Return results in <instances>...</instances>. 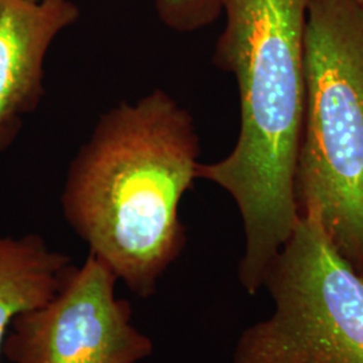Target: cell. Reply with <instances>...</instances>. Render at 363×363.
Wrapping results in <instances>:
<instances>
[{
  "label": "cell",
  "mask_w": 363,
  "mask_h": 363,
  "mask_svg": "<svg viewBox=\"0 0 363 363\" xmlns=\"http://www.w3.org/2000/svg\"><path fill=\"white\" fill-rule=\"evenodd\" d=\"M157 18L177 33H193L211 25L223 13L225 0H154Z\"/></svg>",
  "instance_id": "ba28073f"
},
{
  "label": "cell",
  "mask_w": 363,
  "mask_h": 363,
  "mask_svg": "<svg viewBox=\"0 0 363 363\" xmlns=\"http://www.w3.org/2000/svg\"><path fill=\"white\" fill-rule=\"evenodd\" d=\"M199 150L191 113L156 88L104 112L70 160L66 222L138 298L155 295L186 245L179 208Z\"/></svg>",
  "instance_id": "6da1fadb"
},
{
  "label": "cell",
  "mask_w": 363,
  "mask_h": 363,
  "mask_svg": "<svg viewBox=\"0 0 363 363\" xmlns=\"http://www.w3.org/2000/svg\"><path fill=\"white\" fill-rule=\"evenodd\" d=\"M358 1H361V3L363 4V0H358Z\"/></svg>",
  "instance_id": "9c48e42d"
},
{
  "label": "cell",
  "mask_w": 363,
  "mask_h": 363,
  "mask_svg": "<svg viewBox=\"0 0 363 363\" xmlns=\"http://www.w3.org/2000/svg\"><path fill=\"white\" fill-rule=\"evenodd\" d=\"M78 18L73 0H0V152L38 109L48 54Z\"/></svg>",
  "instance_id": "8992f818"
},
{
  "label": "cell",
  "mask_w": 363,
  "mask_h": 363,
  "mask_svg": "<svg viewBox=\"0 0 363 363\" xmlns=\"http://www.w3.org/2000/svg\"><path fill=\"white\" fill-rule=\"evenodd\" d=\"M300 216L319 220L363 277V4L308 0Z\"/></svg>",
  "instance_id": "3957f363"
},
{
  "label": "cell",
  "mask_w": 363,
  "mask_h": 363,
  "mask_svg": "<svg viewBox=\"0 0 363 363\" xmlns=\"http://www.w3.org/2000/svg\"><path fill=\"white\" fill-rule=\"evenodd\" d=\"M262 288L273 312L240 335L233 363H363V277L316 218L300 216Z\"/></svg>",
  "instance_id": "277c9868"
},
{
  "label": "cell",
  "mask_w": 363,
  "mask_h": 363,
  "mask_svg": "<svg viewBox=\"0 0 363 363\" xmlns=\"http://www.w3.org/2000/svg\"><path fill=\"white\" fill-rule=\"evenodd\" d=\"M73 268L72 257L52 249L39 234L0 235V363L13 319L48 303Z\"/></svg>",
  "instance_id": "52a82bcc"
},
{
  "label": "cell",
  "mask_w": 363,
  "mask_h": 363,
  "mask_svg": "<svg viewBox=\"0 0 363 363\" xmlns=\"http://www.w3.org/2000/svg\"><path fill=\"white\" fill-rule=\"evenodd\" d=\"M117 283L89 253L48 303L13 319L1 357L9 363L142 362L154 342L132 323V307L117 298Z\"/></svg>",
  "instance_id": "5b68a950"
},
{
  "label": "cell",
  "mask_w": 363,
  "mask_h": 363,
  "mask_svg": "<svg viewBox=\"0 0 363 363\" xmlns=\"http://www.w3.org/2000/svg\"><path fill=\"white\" fill-rule=\"evenodd\" d=\"M34 1H39V0H34Z\"/></svg>",
  "instance_id": "30bf717a"
},
{
  "label": "cell",
  "mask_w": 363,
  "mask_h": 363,
  "mask_svg": "<svg viewBox=\"0 0 363 363\" xmlns=\"http://www.w3.org/2000/svg\"><path fill=\"white\" fill-rule=\"evenodd\" d=\"M308 0H225L214 64L233 74L240 132L232 152L201 163L198 179L217 184L240 211L245 245L238 280L262 288L298 218L296 169L306 113Z\"/></svg>",
  "instance_id": "7a4b0ae2"
}]
</instances>
